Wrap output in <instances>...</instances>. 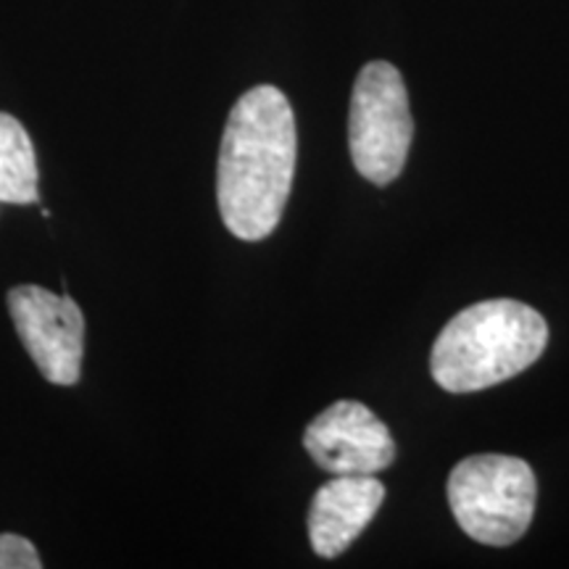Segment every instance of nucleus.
<instances>
[{
  "label": "nucleus",
  "instance_id": "obj_1",
  "mask_svg": "<svg viewBox=\"0 0 569 569\" xmlns=\"http://www.w3.org/2000/svg\"><path fill=\"white\" fill-rule=\"evenodd\" d=\"M296 117L282 90L259 84L227 117L217 163V201L234 238L259 243L280 224L296 174Z\"/></svg>",
  "mask_w": 569,
  "mask_h": 569
},
{
  "label": "nucleus",
  "instance_id": "obj_2",
  "mask_svg": "<svg viewBox=\"0 0 569 569\" xmlns=\"http://www.w3.org/2000/svg\"><path fill=\"white\" fill-rule=\"evenodd\" d=\"M549 346V325L528 303L493 298L459 311L430 353V372L448 393L493 388L536 365Z\"/></svg>",
  "mask_w": 569,
  "mask_h": 569
},
{
  "label": "nucleus",
  "instance_id": "obj_3",
  "mask_svg": "<svg viewBox=\"0 0 569 569\" xmlns=\"http://www.w3.org/2000/svg\"><path fill=\"white\" fill-rule=\"evenodd\" d=\"M538 482L528 461L478 453L459 461L448 478V507L459 528L486 546H511L536 515Z\"/></svg>",
  "mask_w": 569,
  "mask_h": 569
},
{
  "label": "nucleus",
  "instance_id": "obj_4",
  "mask_svg": "<svg viewBox=\"0 0 569 569\" xmlns=\"http://www.w3.org/2000/svg\"><path fill=\"white\" fill-rule=\"evenodd\" d=\"M415 119L401 71L369 61L359 71L348 117V146L356 172L375 184H390L407 167Z\"/></svg>",
  "mask_w": 569,
  "mask_h": 569
},
{
  "label": "nucleus",
  "instance_id": "obj_5",
  "mask_svg": "<svg viewBox=\"0 0 569 569\" xmlns=\"http://www.w3.org/2000/svg\"><path fill=\"white\" fill-rule=\"evenodd\" d=\"M9 311L40 375L53 386H74L84 356V317L74 298L40 284H17L9 290Z\"/></svg>",
  "mask_w": 569,
  "mask_h": 569
},
{
  "label": "nucleus",
  "instance_id": "obj_6",
  "mask_svg": "<svg viewBox=\"0 0 569 569\" xmlns=\"http://www.w3.org/2000/svg\"><path fill=\"white\" fill-rule=\"evenodd\" d=\"M303 448L330 475H377L396 461L388 425L359 401H338L306 427Z\"/></svg>",
  "mask_w": 569,
  "mask_h": 569
},
{
  "label": "nucleus",
  "instance_id": "obj_7",
  "mask_svg": "<svg viewBox=\"0 0 569 569\" xmlns=\"http://www.w3.org/2000/svg\"><path fill=\"white\" fill-rule=\"evenodd\" d=\"M386 501V486L375 475H336L315 493L309 538L317 557L336 559L372 522Z\"/></svg>",
  "mask_w": 569,
  "mask_h": 569
},
{
  "label": "nucleus",
  "instance_id": "obj_8",
  "mask_svg": "<svg viewBox=\"0 0 569 569\" xmlns=\"http://www.w3.org/2000/svg\"><path fill=\"white\" fill-rule=\"evenodd\" d=\"M40 201L38 156L30 132L11 113L0 111V203Z\"/></svg>",
  "mask_w": 569,
  "mask_h": 569
},
{
  "label": "nucleus",
  "instance_id": "obj_9",
  "mask_svg": "<svg viewBox=\"0 0 569 569\" xmlns=\"http://www.w3.org/2000/svg\"><path fill=\"white\" fill-rule=\"evenodd\" d=\"M42 559L27 538L3 532L0 536V569H40Z\"/></svg>",
  "mask_w": 569,
  "mask_h": 569
}]
</instances>
